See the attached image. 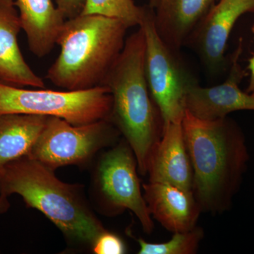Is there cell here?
<instances>
[{"label":"cell","mask_w":254,"mask_h":254,"mask_svg":"<svg viewBox=\"0 0 254 254\" xmlns=\"http://www.w3.org/2000/svg\"><path fill=\"white\" fill-rule=\"evenodd\" d=\"M193 170V193L202 212L230 206L248 160L243 134L227 118L208 120L185 111L182 122Z\"/></svg>","instance_id":"obj_1"},{"label":"cell","mask_w":254,"mask_h":254,"mask_svg":"<svg viewBox=\"0 0 254 254\" xmlns=\"http://www.w3.org/2000/svg\"><path fill=\"white\" fill-rule=\"evenodd\" d=\"M145 42L141 27L126 38L123 52L103 82L113 98L110 120L123 134L147 174L148 160L163 135L164 124L145 71Z\"/></svg>","instance_id":"obj_2"},{"label":"cell","mask_w":254,"mask_h":254,"mask_svg":"<svg viewBox=\"0 0 254 254\" xmlns=\"http://www.w3.org/2000/svg\"><path fill=\"white\" fill-rule=\"evenodd\" d=\"M128 26L118 18L80 14L65 21L60 53L46 78L65 91L102 86L121 54Z\"/></svg>","instance_id":"obj_3"},{"label":"cell","mask_w":254,"mask_h":254,"mask_svg":"<svg viewBox=\"0 0 254 254\" xmlns=\"http://www.w3.org/2000/svg\"><path fill=\"white\" fill-rule=\"evenodd\" d=\"M54 172L28 155L15 160L0 170V195H19L68 240L93 247L106 230L87 204L80 187L60 181Z\"/></svg>","instance_id":"obj_4"},{"label":"cell","mask_w":254,"mask_h":254,"mask_svg":"<svg viewBox=\"0 0 254 254\" xmlns=\"http://www.w3.org/2000/svg\"><path fill=\"white\" fill-rule=\"evenodd\" d=\"M113 98L108 87L83 91L26 89L0 82V115L56 117L73 125L110 120Z\"/></svg>","instance_id":"obj_5"},{"label":"cell","mask_w":254,"mask_h":254,"mask_svg":"<svg viewBox=\"0 0 254 254\" xmlns=\"http://www.w3.org/2000/svg\"><path fill=\"white\" fill-rule=\"evenodd\" d=\"M138 27L145 36V71L148 88L164 125L182 123L187 93L198 82L182 63L180 52L172 49L159 36L154 11L150 6L145 7Z\"/></svg>","instance_id":"obj_6"},{"label":"cell","mask_w":254,"mask_h":254,"mask_svg":"<svg viewBox=\"0 0 254 254\" xmlns=\"http://www.w3.org/2000/svg\"><path fill=\"white\" fill-rule=\"evenodd\" d=\"M120 134L110 120L73 125L48 117L28 156L54 171L65 165H84L100 150L115 144Z\"/></svg>","instance_id":"obj_7"},{"label":"cell","mask_w":254,"mask_h":254,"mask_svg":"<svg viewBox=\"0 0 254 254\" xmlns=\"http://www.w3.org/2000/svg\"><path fill=\"white\" fill-rule=\"evenodd\" d=\"M138 164L126 140L105 152L96 172V184L101 199L112 215L131 210L145 233L154 229L153 218L142 193L137 174Z\"/></svg>","instance_id":"obj_8"},{"label":"cell","mask_w":254,"mask_h":254,"mask_svg":"<svg viewBox=\"0 0 254 254\" xmlns=\"http://www.w3.org/2000/svg\"><path fill=\"white\" fill-rule=\"evenodd\" d=\"M247 13H254V0H218L192 32L187 44L210 71L216 72L224 64L232 30Z\"/></svg>","instance_id":"obj_9"},{"label":"cell","mask_w":254,"mask_h":254,"mask_svg":"<svg viewBox=\"0 0 254 254\" xmlns=\"http://www.w3.org/2000/svg\"><path fill=\"white\" fill-rule=\"evenodd\" d=\"M242 40L234 55L230 74L226 81L213 87L192 86L185 98V108L196 118L213 120L227 118L239 110H254V95L239 87L245 74L239 60L242 53Z\"/></svg>","instance_id":"obj_10"},{"label":"cell","mask_w":254,"mask_h":254,"mask_svg":"<svg viewBox=\"0 0 254 254\" xmlns=\"http://www.w3.org/2000/svg\"><path fill=\"white\" fill-rule=\"evenodd\" d=\"M147 173L150 182L193 191V170L182 123L164 125L161 138L150 154Z\"/></svg>","instance_id":"obj_11"},{"label":"cell","mask_w":254,"mask_h":254,"mask_svg":"<svg viewBox=\"0 0 254 254\" xmlns=\"http://www.w3.org/2000/svg\"><path fill=\"white\" fill-rule=\"evenodd\" d=\"M143 197L150 215L168 231H188L196 226L202 212L193 191L169 184L148 182Z\"/></svg>","instance_id":"obj_12"},{"label":"cell","mask_w":254,"mask_h":254,"mask_svg":"<svg viewBox=\"0 0 254 254\" xmlns=\"http://www.w3.org/2000/svg\"><path fill=\"white\" fill-rule=\"evenodd\" d=\"M21 21L14 0H0V82L16 87L44 88L43 78L30 67L18 43Z\"/></svg>","instance_id":"obj_13"},{"label":"cell","mask_w":254,"mask_h":254,"mask_svg":"<svg viewBox=\"0 0 254 254\" xmlns=\"http://www.w3.org/2000/svg\"><path fill=\"white\" fill-rule=\"evenodd\" d=\"M218 0H160L154 11L159 36L175 51L180 52L197 25Z\"/></svg>","instance_id":"obj_14"},{"label":"cell","mask_w":254,"mask_h":254,"mask_svg":"<svg viewBox=\"0 0 254 254\" xmlns=\"http://www.w3.org/2000/svg\"><path fill=\"white\" fill-rule=\"evenodd\" d=\"M15 5L31 53L39 58L49 55L66 18L53 0H16Z\"/></svg>","instance_id":"obj_15"},{"label":"cell","mask_w":254,"mask_h":254,"mask_svg":"<svg viewBox=\"0 0 254 254\" xmlns=\"http://www.w3.org/2000/svg\"><path fill=\"white\" fill-rule=\"evenodd\" d=\"M48 118L23 114L0 115V170L30 154Z\"/></svg>","instance_id":"obj_16"},{"label":"cell","mask_w":254,"mask_h":254,"mask_svg":"<svg viewBox=\"0 0 254 254\" xmlns=\"http://www.w3.org/2000/svg\"><path fill=\"white\" fill-rule=\"evenodd\" d=\"M204 237L202 227L195 226L188 231L175 232L168 242L150 243L143 239L137 240L139 254H194Z\"/></svg>","instance_id":"obj_17"},{"label":"cell","mask_w":254,"mask_h":254,"mask_svg":"<svg viewBox=\"0 0 254 254\" xmlns=\"http://www.w3.org/2000/svg\"><path fill=\"white\" fill-rule=\"evenodd\" d=\"M145 10V7L137 6L133 0H86L81 14L118 18L131 28L139 26Z\"/></svg>","instance_id":"obj_18"},{"label":"cell","mask_w":254,"mask_h":254,"mask_svg":"<svg viewBox=\"0 0 254 254\" xmlns=\"http://www.w3.org/2000/svg\"><path fill=\"white\" fill-rule=\"evenodd\" d=\"M92 248L96 254H123L127 252L124 241L118 235L107 230L97 238Z\"/></svg>","instance_id":"obj_19"},{"label":"cell","mask_w":254,"mask_h":254,"mask_svg":"<svg viewBox=\"0 0 254 254\" xmlns=\"http://www.w3.org/2000/svg\"><path fill=\"white\" fill-rule=\"evenodd\" d=\"M86 0H56L57 6L66 18H73L82 12Z\"/></svg>","instance_id":"obj_20"},{"label":"cell","mask_w":254,"mask_h":254,"mask_svg":"<svg viewBox=\"0 0 254 254\" xmlns=\"http://www.w3.org/2000/svg\"><path fill=\"white\" fill-rule=\"evenodd\" d=\"M252 31L254 33V25ZM248 68L250 71V81L247 92L254 95V55L249 60Z\"/></svg>","instance_id":"obj_21"},{"label":"cell","mask_w":254,"mask_h":254,"mask_svg":"<svg viewBox=\"0 0 254 254\" xmlns=\"http://www.w3.org/2000/svg\"><path fill=\"white\" fill-rule=\"evenodd\" d=\"M10 203L8 197L0 195V213H5L9 208Z\"/></svg>","instance_id":"obj_22"},{"label":"cell","mask_w":254,"mask_h":254,"mask_svg":"<svg viewBox=\"0 0 254 254\" xmlns=\"http://www.w3.org/2000/svg\"><path fill=\"white\" fill-rule=\"evenodd\" d=\"M150 1V6L152 8V9H154L155 6H157V4H158L160 0H149Z\"/></svg>","instance_id":"obj_23"}]
</instances>
